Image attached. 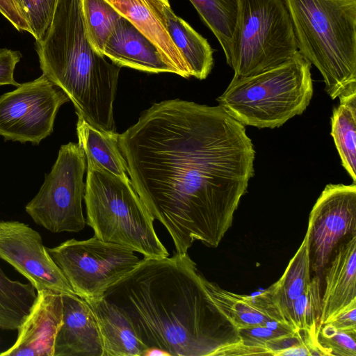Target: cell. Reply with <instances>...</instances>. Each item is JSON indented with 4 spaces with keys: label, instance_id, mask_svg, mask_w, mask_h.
Here are the masks:
<instances>
[{
    "label": "cell",
    "instance_id": "cell-1",
    "mask_svg": "<svg viewBox=\"0 0 356 356\" xmlns=\"http://www.w3.org/2000/svg\"><path fill=\"white\" fill-rule=\"evenodd\" d=\"M119 144L134 189L176 252L196 241L217 248L254 172L244 125L220 106L166 100L143 111Z\"/></svg>",
    "mask_w": 356,
    "mask_h": 356
},
{
    "label": "cell",
    "instance_id": "cell-2",
    "mask_svg": "<svg viewBox=\"0 0 356 356\" xmlns=\"http://www.w3.org/2000/svg\"><path fill=\"white\" fill-rule=\"evenodd\" d=\"M188 253L140 259L104 297L138 339L171 356L248 355L239 330L213 301Z\"/></svg>",
    "mask_w": 356,
    "mask_h": 356
},
{
    "label": "cell",
    "instance_id": "cell-3",
    "mask_svg": "<svg viewBox=\"0 0 356 356\" xmlns=\"http://www.w3.org/2000/svg\"><path fill=\"white\" fill-rule=\"evenodd\" d=\"M35 49L42 74L67 95L78 118L101 131L116 132L113 103L121 67L92 47L81 0H58Z\"/></svg>",
    "mask_w": 356,
    "mask_h": 356
},
{
    "label": "cell",
    "instance_id": "cell-4",
    "mask_svg": "<svg viewBox=\"0 0 356 356\" xmlns=\"http://www.w3.org/2000/svg\"><path fill=\"white\" fill-rule=\"evenodd\" d=\"M299 53L332 99L356 92V0H284Z\"/></svg>",
    "mask_w": 356,
    "mask_h": 356
},
{
    "label": "cell",
    "instance_id": "cell-5",
    "mask_svg": "<svg viewBox=\"0 0 356 356\" xmlns=\"http://www.w3.org/2000/svg\"><path fill=\"white\" fill-rule=\"evenodd\" d=\"M311 64L300 53L260 73L233 77L218 106L243 125L280 127L300 115L313 95Z\"/></svg>",
    "mask_w": 356,
    "mask_h": 356
},
{
    "label": "cell",
    "instance_id": "cell-6",
    "mask_svg": "<svg viewBox=\"0 0 356 356\" xmlns=\"http://www.w3.org/2000/svg\"><path fill=\"white\" fill-rule=\"evenodd\" d=\"M86 224L99 239L129 248L147 258L169 256L154 227V218L129 178L87 165Z\"/></svg>",
    "mask_w": 356,
    "mask_h": 356
},
{
    "label": "cell",
    "instance_id": "cell-7",
    "mask_svg": "<svg viewBox=\"0 0 356 356\" xmlns=\"http://www.w3.org/2000/svg\"><path fill=\"white\" fill-rule=\"evenodd\" d=\"M299 53L284 0H239L227 63L234 77L252 76Z\"/></svg>",
    "mask_w": 356,
    "mask_h": 356
},
{
    "label": "cell",
    "instance_id": "cell-8",
    "mask_svg": "<svg viewBox=\"0 0 356 356\" xmlns=\"http://www.w3.org/2000/svg\"><path fill=\"white\" fill-rule=\"evenodd\" d=\"M86 170V156L79 144L70 142L62 145L38 193L25 207L37 225L53 233L83 229Z\"/></svg>",
    "mask_w": 356,
    "mask_h": 356
},
{
    "label": "cell",
    "instance_id": "cell-9",
    "mask_svg": "<svg viewBox=\"0 0 356 356\" xmlns=\"http://www.w3.org/2000/svg\"><path fill=\"white\" fill-rule=\"evenodd\" d=\"M47 250L74 293L84 300L103 296L140 261L129 248L95 236L83 241L72 238Z\"/></svg>",
    "mask_w": 356,
    "mask_h": 356
},
{
    "label": "cell",
    "instance_id": "cell-10",
    "mask_svg": "<svg viewBox=\"0 0 356 356\" xmlns=\"http://www.w3.org/2000/svg\"><path fill=\"white\" fill-rule=\"evenodd\" d=\"M67 95L44 75L19 84L0 97V136L6 140L39 144L50 136Z\"/></svg>",
    "mask_w": 356,
    "mask_h": 356
},
{
    "label": "cell",
    "instance_id": "cell-11",
    "mask_svg": "<svg viewBox=\"0 0 356 356\" xmlns=\"http://www.w3.org/2000/svg\"><path fill=\"white\" fill-rule=\"evenodd\" d=\"M311 270L321 277L337 248L356 235V185L328 184L308 221Z\"/></svg>",
    "mask_w": 356,
    "mask_h": 356
},
{
    "label": "cell",
    "instance_id": "cell-12",
    "mask_svg": "<svg viewBox=\"0 0 356 356\" xmlns=\"http://www.w3.org/2000/svg\"><path fill=\"white\" fill-rule=\"evenodd\" d=\"M0 258L23 275L36 291L75 294L44 246L40 233L29 225L0 220Z\"/></svg>",
    "mask_w": 356,
    "mask_h": 356
},
{
    "label": "cell",
    "instance_id": "cell-13",
    "mask_svg": "<svg viewBox=\"0 0 356 356\" xmlns=\"http://www.w3.org/2000/svg\"><path fill=\"white\" fill-rule=\"evenodd\" d=\"M62 323V293L37 291L35 302L18 329L15 343L0 355L54 356L56 337Z\"/></svg>",
    "mask_w": 356,
    "mask_h": 356
},
{
    "label": "cell",
    "instance_id": "cell-14",
    "mask_svg": "<svg viewBox=\"0 0 356 356\" xmlns=\"http://www.w3.org/2000/svg\"><path fill=\"white\" fill-rule=\"evenodd\" d=\"M127 19L159 49L175 74L191 76L186 62L172 41L168 29L165 9L168 0H105Z\"/></svg>",
    "mask_w": 356,
    "mask_h": 356
},
{
    "label": "cell",
    "instance_id": "cell-15",
    "mask_svg": "<svg viewBox=\"0 0 356 356\" xmlns=\"http://www.w3.org/2000/svg\"><path fill=\"white\" fill-rule=\"evenodd\" d=\"M323 275L321 326L356 308V235L337 248Z\"/></svg>",
    "mask_w": 356,
    "mask_h": 356
},
{
    "label": "cell",
    "instance_id": "cell-16",
    "mask_svg": "<svg viewBox=\"0 0 356 356\" xmlns=\"http://www.w3.org/2000/svg\"><path fill=\"white\" fill-rule=\"evenodd\" d=\"M63 323L57 333L54 356H103L97 321L86 300L62 293Z\"/></svg>",
    "mask_w": 356,
    "mask_h": 356
},
{
    "label": "cell",
    "instance_id": "cell-17",
    "mask_svg": "<svg viewBox=\"0 0 356 356\" xmlns=\"http://www.w3.org/2000/svg\"><path fill=\"white\" fill-rule=\"evenodd\" d=\"M102 54L120 67L149 73L175 74L157 47L122 16L109 36Z\"/></svg>",
    "mask_w": 356,
    "mask_h": 356
},
{
    "label": "cell",
    "instance_id": "cell-18",
    "mask_svg": "<svg viewBox=\"0 0 356 356\" xmlns=\"http://www.w3.org/2000/svg\"><path fill=\"white\" fill-rule=\"evenodd\" d=\"M311 270L309 234L306 232L300 248L281 277L266 290L254 293L277 322L292 330V305L310 282Z\"/></svg>",
    "mask_w": 356,
    "mask_h": 356
},
{
    "label": "cell",
    "instance_id": "cell-19",
    "mask_svg": "<svg viewBox=\"0 0 356 356\" xmlns=\"http://www.w3.org/2000/svg\"><path fill=\"white\" fill-rule=\"evenodd\" d=\"M86 302L98 325L103 344V356H143L147 348L113 304L104 296Z\"/></svg>",
    "mask_w": 356,
    "mask_h": 356
},
{
    "label": "cell",
    "instance_id": "cell-20",
    "mask_svg": "<svg viewBox=\"0 0 356 356\" xmlns=\"http://www.w3.org/2000/svg\"><path fill=\"white\" fill-rule=\"evenodd\" d=\"M76 133L78 144L84 152L87 165L129 178L127 164L120 147L117 132L101 131L78 118Z\"/></svg>",
    "mask_w": 356,
    "mask_h": 356
},
{
    "label": "cell",
    "instance_id": "cell-21",
    "mask_svg": "<svg viewBox=\"0 0 356 356\" xmlns=\"http://www.w3.org/2000/svg\"><path fill=\"white\" fill-rule=\"evenodd\" d=\"M165 15L169 34L183 56L191 76L206 79L213 66V50L207 40L178 17L170 6L165 9Z\"/></svg>",
    "mask_w": 356,
    "mask_h": 356
},
{
    "label": "cell",
    "instance_id": "cell-22",
    "mask_svg": "<svg viewBox=\"0 0 356 356\" xmlns=\"http://www.w3.org/2000/svg\"><path fill=\"white\" fill-rule=\"evenodd\" d=\"M207 284L215 303L238 330L268 326L270 322L276 321L254 294L234 293L208 280Z\"/></svg>",
    "mask_w": 356,
    "mask_h": 356
},
{
    "label": "cell",
    "instance_id": "cell-23",
    "mask_svg": "<svg viewBox=\"0 0 356 356\" xmlns=\"http://www.w3.org/2000/svg\"><path fill=\"white\" fill-rule=\"evenodd\" d=\"M331 118V135L353 183L356 181V92L341 96Z\"/></svg>",
    "mask_w": 356,
    "mask_h": 356
},
{
    "label": "cell",
    "instance_id": "cell-24",
    "mask_svg": "<svg viewBox=\"0 0 356 356\" xmlns=\"http://www.w3.org/2000/svg\"><path fill=\"white\" fill-rule=\"evenodd\" d=\"M37 291L30 284L10 279L0 267V327L18 330L30 313Z\"/></svg>",
    "mask_w": 356,
    "mask_h": 356
},
{
    "label": "cell",
    "instance_id": "cell-25",
    "mask_svg": "<svg viewBox=\"0 0 356 356\" xmlns=\"http://www.w3.org/2000/svg\"><path fill=\"white\" fill-rule=\"evenodd\" d=\"M214 34L228 59L238 12L239 0H189Z\"/></svg>",
    "mask_w": 356,
    "mask_h": 356
},
{
    "label": "cell",
    "instance_id": "cell-26",
    "mask_svg": "<svg viewBox=\"0 0 356 356\" xmlns=\"http://www.w3.org/2000/svg\"><path fill=\"white\" fill-rule=\"evenodd\" d=\"M81 9L88 38L93 49L103 55L121 15L105 0H81Z\"/></svg>",
    "mask_w": 356,
    "mask_h": 356
},
{
    "label": "cell",
    "instance_id": "cell-27",
    "mask_svg": "<svg viewBox=\"0 0 356 356\" xmlns=\"http://www.w3.org/2000/svg\"><path fill=\"white\" fill-rule=\"evenodd\" d=\"M321 277L314 275L306 289L292 305L291 325L294 331H305L317 337L321 327Z\"/></svg>",
    "mask_w": 356,
    "mask_h": 356
},
{
    "label": "cell",
    "instance_id": "cell-28",
    "mask_svg": "<svg viewBox=\"0 0 356 356\" xmlns=\"http://www.w3.org/2000/svg\"><path fill=\"white\" fill-rule=\"evenodd\" d=\"M356 334L337 330L330 323L319 328L317 341L323 355L356 356Z\"/></svg>",
    "mask_w": 356,
    "mask_h": 356
},
{
    "label": "cell",
    "instance_id": "cell-29",
    "mask_svg": "<svg viewBox=\"0 0 356 356\" xmlns=\"http://www.w3.org/2000/svg\"><path fill=\"white\" fill-rule=\"evenodd\" d=\"M57 3L58 0H18L35 40L41 39L49 26Z\"/></svg>",
    "mask_w": 356,
    "mask_h": 356
},
{
    "label": "cell",
    "instance_id": "cell-30",
    "mask_svg": "<svg viewBox=\"0 0 356 356\" xmlns=\"http://www.w3.org/2000/svg\"><path fill=\"white\" fill-rule=\"evenodd\" d=\"M22 57L19 51L3 48L0 49V86H19L14 79V70Z\"/></svg>",
    "mask_w": 356,
    "mask_h": 356
},
{
    "label": "cell",
    "instance_id": "cell-31",
    "mask_svg": "<svg viewBox=\"0 0 356 356\" xmlns=\"http://www.w3.org/2000/svg\"><path fill=\"white\" fill-rule=\"evenodd\" d=\"M0 13L19 31L32 35L29 22L15 0H0Z\"/></svg>",
    "mask_w": 356,
    "mask_h": 356
},
{
    "label": "cell",
    "instance_id": "cell-32",
    "mask_svg": "<svg viewBox=\"0 0 356 356\" xmlns=\"http://www.w3.org/2000/svg\"><path fill=\"white\" fill-rule=\"evenodd\" d=\"M328 323L337 330L356 334V308L342 313Z\"/></svg>",
    "mask_w": 356,
    "mask_h": 356
},
{
    "label": "cell",
    "instance_id": "cell-33",
    "mask_svg": "<svg viewBox=\"0 0 356 356\" xmlns=\"http://www.w3.org/2000/svg\"><path fill=\"white\" fill-rule=\"evenodd\" d=\"M143 356H171L170 354L159 348L150 347L145 349Z\"/></svg>",
    "mask_w": 356,
    "mask_h": 356
},
{
    "label": "cell",
    "instance_id": "cell-34",
    "mask_svg": "<svg viewBox=\"0 0 356 356\" xmlns=\"http://www.w3.org/2000/svg\"><path fill=\"white\" fill-rule=\"evenodd\" d=\"M15 1H16V2L17 3V4L19 5V3H18V0H15Z\"/></svg>",
    "mask_w": 356,
    "mask_h": 356
}]
</instances>
